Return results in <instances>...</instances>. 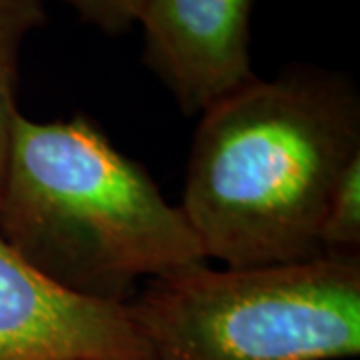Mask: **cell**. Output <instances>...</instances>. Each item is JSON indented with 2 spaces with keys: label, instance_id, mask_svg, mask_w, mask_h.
Here are the masks:
<instances>
[{
  "label": "cell",
  "instance_id": "7a4b0ae2",
  "mask_svg": "<svg viewBox=\"0 0 360 360\" xmlns=\"http://www.w3.org/2000/svg\"><path fill=\"white\" fill-rule=\"evenodd\" d=\"M0 236L68 292L127 304L142 281L208 262L180 206L86 115H18L0 180Z\"/></svg>",
  "mask_w": 360,
  "mask_h": 360
},
{
  "label": "cell",
  "instance_id": "5b68a950",
  "mask_svg": "<svg viewBox=\"0 0 360 360\" xmlns=\"http://www.w3.org/2000/svg\"><path fill=\"white\" fill-rule=\"evenodd\" d=\"M255 0H146L142 63L186 116L200 115L257 77L250 58Z\"/></svg>",
  "mask_w": 360,
  "mask_h": 360
},
{
  "label": "cell",
  "instance_id": "52a82bcc",
  "mask_svg": "<svg viewBox=\"0 0 360 360\" xmlns=\"http://www.w3.org/2000/svg\"><path fill=\"white\" fill-rule=\"evenodd\" d=\"M360 246V155L342 170L319 229L321 255H359Z\"/></svg>",
  "mask_w": 360,
  "mask_h": 360
},
{
  "label": "cell",
  "instance_id": "8992f818",
  "mask_svg": "<svg viewBox=\"0 0 360 360\" xmlns=\"http://www.w3.org/2000/svg\"><path fill=\"white\" fill-rule=\"evenodd\" d=\"M46 0H0V180L16 116L18 63L30 32L46 22Z\"/></svg>",
  "mask_w": 360,
  "mask_h": 360
},
{
  "label": "cell",
  "instance_id": "277c9868",
  "mask_svg": "<svg viewBox=\"0 0 360 360\" xmlns=\"http://www.w3.org/2000/svg\"><path fill=\"white\" fill-rule=\"evenodd\" d=\"M0 360H150L127 304L72 295L0 236Z\"/></svg>",
  "mask_w": 360,
  "mask_h": 360
},
{
  "label": "cell",
  "instance_id": "ba28073f",
  "mask_svg": "<svg viewBox=\"0 0 360 360\" xmlns=\"http://www.w3.org/2000/svg\"><path fill=\"white\" fill-rule=\"evenodd\" d=\"M72 8L82 22L108 37H120L139 25L146 0H58Z\"/></svg>",
  "mask_w": 360,
  "mask_h": 360
},
{
  "label": "cell",
  "instance_id": "6da1fadb",
  "mask_svg": "<svg viewBox=\"0 0 360 360\" xmlns=\"http://www.w3.org/2000/svg\"><path fill=\"white\" fill-rule=\"evenodd\" d=\"M198 116L180 210L206 258L264 266L319 257L328 198L360 155L354 80L321 66H286Z\"/></svg>",
  "mask_w": 360,
  "mask_h": 360
},
{
  "label": "cell",
  "instance_id": "3957f363",
  "mask_svg": "<svg viewBox=\"0 0 360 360\" xmlns=\"http://www.w3.org/2000/svg\"><path fill=\"white\" fill-rule=\"evenodd\" d=\"M150 360H345L360 354V255L146 281L127 302Z\"/></svg>",
  "mask_w": 360,
  "mask_h": 360
}]
</instances>
